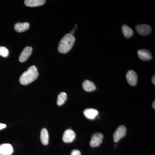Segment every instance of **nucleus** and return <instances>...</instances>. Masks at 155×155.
<instances>
[{
    "mask_svg": "<svg viewBox=\"0 0 155 155\" xmlns=\"http://www.w3.org/2000/svg\"><path fill=\"white\" fill-rule=\"evenodd\" d=\"M104 135L102 134L96 133L91 136L90 144L92 147H98L102 143Z\"/></svg>",
    "mask_w": 155,
    "mask_h": 155,
    "instance_id": "obj_4",
    "label": "nucleus"
},
{
    "mask_svg": "<svg viewBox=\"0 0 155 155\" xmlns=\"http://www.w3.org/2000/svg\"><path fill=\"white\" fill-rule=\"evenodd\" d=\"M14 150L11 144L4 143L0 145V155H11Z\"/></svg>",
    "mask_w": 155,
    "mask_h": 155,
    "instance_id": "obj_9",
    "label": "nucleus"
},
{
    "mask_svg": "<svg viewBox=\"0 0 155 155\" xmlns=\"http://www.w3.org/2000/svg\"><path fill=\"white\" fill-rule=\"evenodd\" d=\"M67 99V94L65 92H61L58 95L57 104L58 106H61L64 104Z\"/></svg>",
    "mask_w": 155,
    "mask_h": 155,
    "instance_id": "obj_17",
    "label": "nucleus"
},
{
    "mask_svg": "<svg viewBox=\"0 0 155 155\" xmlns=\"http://www.w3.org/2000/svg\"><path fill=\"white\" fill-rule=\"evenodd\" d=\"M75 138V134L73 130L71 129H67L64 132L63 136V141L69 143L74 140Z\"/></svg>",
    "mask_w": 155,
    "mask_h": 155,
    "instance_id": "obj_8",
    "label": "nucleus"
},
{
    "mask_svg": "<svg viewBox=\"0 0 155 155\" xmlns=\"http://www.w3.org/2000/svg\"><path fill=\"white\" fill-rule=\"evenodd\" d=\"M122 33L126 38H128L132 36L133 32L132 29L127 25H123L122 27Z\"/></svg>",
    "mask_w": 155,
    "mask_h": 155,
    "instance_id": "obj_16",
    "label": "nucleus"
},
{
    "mask_svg": "<svg viewBox=\"0 0 155 155\" xmlns=\"http://www.w3.org/2000/svg\"><path fill=\"white\" fill-rule=\"evenodd\" d=\"M9 51L5 47L0 46V55L4 58H7L9 55Z\"/></svg>",
    "mask_w": 155,
    "mask_h": 155,
    "instance_id": "obj_18",
    "label": "nucleus"
},
{
    "mask_svg": "<svg viewBox=\"0 0 155 155\" xmlns=\"http://www.w3.org/2000/svg\"><path fill=\"white\" fill-rule=\"evenodd\" d=\"M41 140L42 144L47 145L48 143L49 135L47 130L46 128H43L41 132Z\"/></svg>",
    "mask_w": 155,
    "mask_h": 155,
    "instance_id": "obj_15",
    "label": "nucleus"
},
{
    "mask_svg": "<svg viewBox=\"0 0 155 155\" xmlns=\"http://www.w3.org/2000/svg\"><path fill=\"white\" fill-rule=\"evenodd\" d=\"M84 114L88 119H93L97 116L99 112L95 109L89 108L84 111Z\"/></svg>",
    "mask_w": 155,
    "mask_h": 155,
    "instance_id": "obj_13",
    "label": "nucleus"
},
{
    "mask_svg": "<svg viewBox=\"0 0 155 155\" xmlns=\"http://www.w3.org/2000/svg\"><path fill=\"white\" fill-rule=\"evenodd\" d=\"M126 79L128 83L131 86H135L137 83V75L133 70H130L128 71L126 74Z\"/></svg>",
    "mask_w": 155,
    "mask_h": 155,
    "instance_id": "obj_5",
    "label": "nucleus"
},
{
    "mask_svg": "<svg viewBox=\"0 0 155 155\" xmlns=\"http://www.w3.org/2000/svg\"><path fill=\"white\" fill-rule=\"evenodd\" d=\"M155 75H154L153 76L152 78V81L153 83V84H155Z\"/></svg>",
    "mask_w": 155,
    "mask_h": 155,
    "instance_id": "obj_21",
    "label": "nucleus"
},
{
    "mask_svg": "<svg viewBox=\"0 0 155 155\" xmlns=\"http://www.w3.org/2000/svg\"><path fill=\"white\" fill-rule=\"evenodd\" d=\"M6 127V125L5 124H2V123H0V130L5 128Z\"/></svg>",
    "mask_w": 155,
    "mask_h": 155,
    "instance_id": "obj_20",
    "label": "nucleus"
},
{
    "mask_svg": "<svg viewBox=\"0 0 155 155\" xmlns=\"http://www.w3.org/2000/svg\"><path fill=\"white\" fill-rule=\"evenodd\" d=\"M39 73L35 66H31L27 71L23 72L19 78V81L22 85H27L38 77Z\"/></svg>",
    "mask_w": 155,
    "mask_h": 155,
    "instance_id": "obj_1",
    "label": "nucleus"
},
{
    "mask_svg": "<svg viewBox=\"0 0 155 155\" xmlns=\"http://www.w3.org/2000/svg\"><path fill=\"white\" fill-rule=\"evenodd\" d=\"M83 89L86 91H94L96 89L95 85L93 82L89 80H85L82 84Z\"/></svg>",
    "mask_w": 155,
    "mask_h": 155,
    "instance_id": "obj_14",
    "label": "nucleus"
},
{
    "mask_svg": "<svg viewBox=\"0 0 155 155\" xmlns=\"http://www.w3.org/2000/svg\"><path fill=\"white\" fill-rule=\"evenodd\" d=\"M74 33V31L72 30L71 31H70V34L72 35H73V34Z\"/></svg>",
    "mask_w": 155,
    "mask_h": 155,
    "instance_id": "obj_23",
    "label": "nucleus"
},
{
    "mask_svg": "<svg viewBox=\"0 0 155 155\" xmlns=\"http://www.w3.org/2000/svg\"><path fill=\"white\" fill-rule=\"evenodd\" d=\"M153 107L155 109V101H154L153 102Z\"/></svg>",
    "mask_w": 155,
    "mask_h": 155,
    "instance_id": "obj_22",
    "label": "nucleus"
},
{
    "mask_svg": "<svg viewBox=\"0 0 155 155\" xmlns=\"http://www.w3.org/2000/svg\"><path fill=\"white\" fill-rule=\"evenodd\" d=\"M136 30L139 34L141 35H147L149 34L151 31V28L147 24L138 25L136 27Z\"/></svg>",
    "mask_w": 155,
    "mask_h": 155,
    "instance_id": "obj_7",
    "label": "nucleus"
},
{
    "mask_svg": "<svg viewBox=\"0 0 155 155\" xmlns=\"http://www.w3.org/2000/svg\"><path fill=\"white\" fill-rule=\"evenodd\" d=\"M29 28V24L27 22H17L14 25V29L18 32H22L26 31Z\"/></svg>",
    "mask_w": 155,
    "mask_h": 155,
    "instance_id": "obj_12",
    "label": "nucleus"
},
{
    "mask_svg": "<svg viewBox=\"0 0 155 155\" xmlns=\"http://www.w3.org/2000/svg\"><path fill=\"white\" fill-rule=\"evenodd\" d=\"M71 155H81V153L78 150H72Z\"/></svg>",
    "mask_w": 155,
    "mask_h": 155,
    "instance_id": "obj_19",
    "label": "nucleus"
},
{
    "mask_svg": "<svg viewBox=\"0 0 155 155\" xmlns=\"http://www.w3.org/2000/svg\"><path fill=\"white\" fill-rule=\"evenodd\" d=\"M137 54L139 58L143 61H147L151 60L152 55L150 51L147 50L142 49L138 50Z\"/></svg>",
    "mask_w": 155,
    "mask_h": 155,
    "instance_id": "obj_10",
    "label": "nucleus"
},
{
    "mask_svg": "<svg viewBox=\"0 0 155 155\" xmlns=\"http://www.w3.org/2000/svg\"><path fill=\"white\" fill-rule=\"evenodd\" d=\"M45 2V0H25L24 4L27 7H36L43 5Z\"/></svg>",
    "mask_w": 155,
    "mask_h": 155,
    "instance_id": "obj_11",
    "label": "nucleus"
},
{
    "mask_svg": "<svg viewBox=\"0 0 155 155\" xmlns=\"http://www.w3.org/2000/svg\"><path fill=\"white\" fill-rule=\"evenodd\" d=\"M75 37L70 34H67L61 40L58 50L61 54H67L71 49L75 41Z\"/></svg>",
    "mask_w": 155,
    "mask_h": 155,
    "instance_id": "obj_2",
    "label": "nucleus"
},
{
    "mask_svg": "<svg viewBox=\"0 0 155 155\" xmlns=\"http://www.w3.org/2000/svg\"><path fill=\"white\" fill-rule=\"evenodd\" d=\"M126 127L124 125H120L117 129L115 130L114 134V140L115 142H118V141L121 139V138H123L126 134Z\"/></svg>",
    "mask_w": 155,
    "mask_h": 155,
    "instance_id": "obj_3",
    "label": "nucleus"
},
{
    "mask_svg": "<svg viewBox=\"0 0 155 155\" xmlns=\"http://www.w3.org/2000/svg\"><path fill=\"white\" fill-rule=\"evenodd\" d=\"M32 51V48L31 47L27 46L25 47L19 55V62L23 63L27 61L31 55Z\"/></svg>",
    "mask_w": 155,
    "mask_h": 155,
    "instance_id": "obj_6",
    "label": "nucleus"
}]
</instances>
